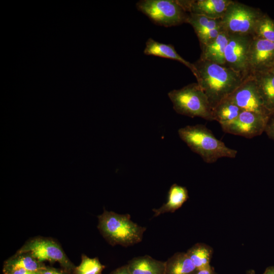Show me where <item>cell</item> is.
<instances>
[{
  "instance_id": "5bb4252c",
  "label": "cell",
  "mask_w": 274,
  "mask_h": 274,
  "mask_svg": "<svg viewBox=\"0 0 274 274\" xmlns=\"http://www.w3.org/2000/svg\"><path fill=\"white\" fill-rule=\"evenodd\" d=\"M144 53L146 55L155 56L179 61L189 68L195 78L196 77V70L194 64L183 58L170 44L160 43L149 38L146 43Z\"/></svg>"
},
{
  "instance_id": "7402d4cb",
  "label": "cell",
  "mask_w": 274,
  "mask_h": 274,
  "mask_svg": "<svg viewBox=\"0 0 274 274\" xmlns=\"http://www.w3.org/2000/svg\"><path fill=\"white\" fill-rule=\"evenodd\" d=\"M253 36L274 43V20L263 13L255 25Z\"/></svg>"
},
{
  "instance_id": "ac0fdd59",
  "label": "cell",
  "mask_w": 274,
  "mask_h": 274,
  "mask_svg": "<svg viewBox=\"0 0 274 274\" xmlns=\"http://www.w3.org/2000/svg\"><path fill=\"white\" fill-rule=\"evenodd\" d=\"M197 270L186 252H178L165 261L164 274H193Z\"/></svg>"
},
{
  "instance_id": "44dd1931",
  "label": "cell",
  "mask_w": 274,
  "mask_h": 274,
  "mask_svg": "<svg viewBox=\"0 0 274 274\" xmlns=\"http://www.w3.org/2000/svg\"><path fill=\"white\" fill-rule=\"evenodd\" d=\"M197 270L211 266L213 248L204 243H197L186 252Z\"/></svg>"
},
{
  "instance_id": "ffe728a7",
  "label": "cell",
  "mask_w": 274,
  "mask_h": 274,
  "mask_svg": "<svg viewBox=\"0 0 274 274\" xmlns=\"http://www.w3.org/2000/svg\"><path fill=\"white\" fill-rule=\"evenodd\" d=\"M242 111L227 97L213 108L214 120L217 121L221 126L229 123L235 120Z\"/></svg>"
},
{
  "instance_id": "4dcf8cb0",
  "label": "cell",
  "mask_w": 274,
  "mask_h": 274,
  "mask_svg": "<svg viewBox=\"0 0 274 274\" xmlns=\"http://www.w3.org/2000/svg\"><path fill=\"white\" fill-rule=\"evenodd\" d=\"M263 274H274V265L267 267Z\"/></svg>"
},
{
  "instance_id": "d4e9b609",
  "label": "cell",
  "mask_w": 274,
  "mask_h": 274,
  "mask_svg": "<svg viewBox=\"0 0 274 274\" xmlns=\"http://www.w3.org/2000/svg\"><path fill=\"white\" fill-rule=\"evenodd\" d=\"M224 30L223 27L207 29L196 34L200 47L215 40Z\"/></svg>"
},
{
  "instance_id": "9c48e42d",
  "label": "cell",
  "mask_w": 274,
  "mask_h": 274,
  "mask_svg": "<svg viewBox=\"0 0 274 274\" xmlns=\"http://www.w3.org/2000/svg\"><path fill=\"white\" fill-rule=\"evenodd\" d=\"M252 35H230L225 51V66L241 73L249 74L248 58Z\"/></svg>"
},
{
  "instance_id": "e0dca14e",
  "label": "cell",
  "mask_w": 274,
  "mask_h": 274,
  "mask_svg": "<svg viewBox=\"0 0 274 274\" xmlns=\"http://www.w3.org/2000/svg\"><path fill=\"white\" fill-rule=\"evenodd\" d=\"M189 198L188 190L185 187L173 184L167 193V200L160 207L152 210L154 216L157 217L166 213H174L180 208Z\"/></svg>"
},
{
  "instance_id": "8fae6325",
  "label": "cell",
  "mask_w": 274,
  "mask_h": 274,
  "mask_svg": "<svg viewBox=\"0 0 274 274\" xmlns=\"http://www.w3.org/2000/svg\"><path fill=\"white\" fill-rule=\"evenodd\" d=\"M273 63L274 43L253 37L248 54V73L270 70Z\"/></svg>"
},
{
  "instance_id": "8992f818",
  "label": "cell",
  "mask_w": 274,
  "mask_h": 274,
  "mask_svg": "<svg viewBox=\"0 0 274 274\" xmlns=\"http://www.w3.org/2000/svg\"><path fill=\"white\" fill-rule=\"evenodd\" d=\"M263 13L233 1L221 19L223 29L230 35H252L255 25Z\"/></svg>"
},
{
  "instance_id": "83f0119b",
  "label": "cell",
  "mask_w": 274,
  "mask_h": 274,
  "mask_svg": "<svg viewBox=\"0 0 274 274\" xmlns=\"http://www.w3.org/2000/svg\"><path fill=\"white\" fill-rule=\"evenodd\" d=\"M38 274H67L64 270L62 271L58 269L46 266L43 269H42Z\"/></svg>"
},
{
  "instance_id": "603a6c76",
  "label": "cell",
  "mask_w": 274,
  "mask_h": 274,
  "mask_svg": "<svg viewBox=\"0 0 274 274\" xmlns=\"http://www.w3.org/2000/svg\"><path fill=\"white\" fill-rule=\"evenodd\" d=\"M187 23L192 26L196 34L207 29L222 26L221 19H212L193 14H189Z\"/></svg>"
},
{
  "instance_id": "2e32d148",
  "label": "cell",
  "mask_w": 274,
  "mask_h": 274,
  "mask_svg": "<svg viewBox=\"0 0 274 274\" xmlns=\"http://www.w3.org/2000/svg\"><path fill=\"white\" fill-rule=\"evenodd\" d=\"M131 274H164L165 261L155 259L145 255L135 257L128 261Z\"/></svg>"
},
{
  "instance_id": "4316f807",
  "label": "cell",
  "mask_w": 274,
  "mask_h": 274,
  "mask_svg": "<svg viewBox=\"0 0 274 274\" xmlns=\"http://www.w3.org/2000/svg\"><path fill=\"white\" fill-rule=\"evenodd\" d=\"M4 274H38V272L27 270L23 268H3Z\"/></svg>"
},
{
  "instance_id": "7c38bea8",
  "label": "cell",
  "mask_w": 274,
  "mask_h": 274,
  "mask_svg": "<svg viewBox=\"0 0 274 274\" xmlns=\"http://www.w3.org/2000/svg\"><path fill=\"white\" fill-rule=\"evenodd\" d=\"M189 14L221 19L232 0H179Z\"/></svg>"
},
{
  "instance_id": "3957f363",
  "label": "cell",
  "mask_w": 274,
  "mask_h": 274,
  "mask_svg": "<svg viewBox=\"0 0 274 274\" xmlns=\"http://www.w3.org/2000/svg\"><path fill=\"white\" fill-rule=\"evenodd\" d=\"M97 217V228L111 246L127 247L142 242L146 228L133 222L129 214L104 210Z\"/></svg>"
},
{
  "instance_id": "277c9868",
  "label": "cell",
  "mask_w": 274,
  "mask_h": 274,
  "mask_svg": "<svg viewBox=\"0 0 274 274\" xmlns=\"http://www.w3.org/2000/svg\"><path fill=\"white\" fill-rule=\"evenodd\" d=\"M174 110L178 114L189 117H200L214 121L213 108L197 83L188 84L168 93Z\"/></svg>"
},
{
  "instance_id": "d6986e66",
  "label": "cell",
  "mask_w": 274,
  "mask_h": 274,
  "mask_svg": "<svg viewBox=\"0 0 274 274\" xmlns=\"http://www.w3.org/2000/svg\"><path fill=\"white\" fill-rule=\"evenodd\" d=\"M46 265L28 253H18L11 257L4 262L3 268H23L39 272Z\"/></svg>"
},
{
  "instance_id": "4fadbf2b",
  "label": "cell",
  "mask_w": 274,
  "mask_h": 274,
  "mask_svg": "<svg viewBox=\"0 0 274 274\" xmlns=\"http://www.w3.org/2000/svg\"><path fill=\"white\" fill-rule=\"evenodd\" d=\"M251 74L266 109L274 113V71L269 70Z\"/></svg>"
},
{
  "instance_id": "484cf974",
  "label": "cell",
  "mask_w": 274,
  "mask_h": 274,
  "mask_svg": "<svg viewBox=\"0 0 274 274\" xmlns=\"http://www.w3.org/2000/svg\"><path fill=\"white\" fill-rule=\"evenodd\" d=\"M264 132L270 139L274 141V113L268 118Z\"/></svg>"
},
{
  "instance_id": "ba28073f",
  "label": "cell",
  "mask_w": 274,
  "mask_h": 274,
  "mask_svg": "<svg viewBox=\"0 0 274 274\" xmlns=\"http://www.w3.org/2000/svg\"><path fill=\"white\" fill-rule=\"evenodd\" d=\"M228 97L243 111L258 113L269 117L271 113L265 108L251 74Z\"/></svg>"
},
{
  "instance_id": "cb8c5ba5",
  "label": "cell",
  "mask_w": 274,
  "mask_h": 274,
  "mask_svg": "<svg viewBox=\"0 0 274 274\" xmlns=\"http://www.w3.org/2000/svg\"><path fill=\"white\" fill-rule=\"evenodd\" d=\"M105 268V266L98 258H90L82 254L80 264L75 267L72 274H101Z\"/></svg>"
},
{
  "instance_id": "7a4b0ae2",
  "label": "cell",
  "mask_w": 274,
  "mask_h": 274,
  "mask_svg": "<svg viewBox=\"0 0 274 274\" xmlns=\"http://www.w3.org/2000/svg\"><path fill=\"white\" fill-rule=\"evenodd\" d=\"M178 133L189 148L206 163H214L223 157L234 158L237 154V150L228 147L203 125H188L180 128Z\"/></svg>"
},
{
  "instance_id": "9a60e30c",
  "label": "cell",
  "mask_w": 274,
  "mask_h": 274,
  "mask_svg": "<svg viewBox=\"0 0 274 274\" xmlns=\"http://www.w3.org/2000/svg\"><path fill=\"white\" fill-rule=\"evenodd\" d=\"M229 34L223 30L213 41L200 47V59L225 66V51Z\"/></svg>"
},
{
  "instance_id": "1f68e13d",
  "label": "cell",
  "mask_w": 274,
  "mask_h": 274,
  "mask_svg": "<svg viewBox=\"0 0 274 274\" xmlns=\"http://www.w3.org/2000/svg\"><path fill=\"white\" fill-rule=\"evenodd\" d=\"M246 274H256V272L254 269H250L247 271Z\"/></svg>"
},
{
  "instance_id": "52a82bcc",
  "label": "cell",
  "mask_w": 274,
  "mask_h": 274,
  "mask_svg": "<svg viewBox=\"0 0 274 274\" xmlns=\"http://www.w3.org/2000/svg\"><path fill=\"white\" fill-rule=\"evenodd\" d=\"M16 253H28L41 262H58L67 274H72L76 267L60 245L49 237L37 236L29 239Z\"/></svg>"
},
{
  "instance_id": "5b68a950",
  "label": "cell",
  "mask_w": 274,
  "mask_h": 274,
  "mask_svg": "<svg viewBox=\"0 0 274 274\" xmlns=\"http://www.w3.org/2000/svg\"><path fill=\"white\" fill-rule=\"evenodd\" d=\"M136 7L153 23L164 27L187 23L189 15L179 0H141Z\"/></svg>"
},
{
  "instance_id": "30bf717a",
  "label": "cell",
  "mask_w": 274,
  "mask_h": 274,
  "mask_svg": "<svg viewBox=\"0 0 274 274\" xmlns=\"http://www.w3.org/2000/svg\"><path fill=\"white\" fill-rule=\"evenodd\" d=\"M269 118L254 112L242 111L235 120L221 126L225 133L251 139L264 132Z\"/></svg>"
},
{
  "instance_id": "6da1fadb",
  "label": "cell",
  "mask_w": 274,
  "mask_h": 274,
  "mask_svg": "<svg viewBox=\"0 0 274 274\" xmlns=\"http://www.w3.org/2000/svg\"><path fill=\"white\" fill-rule=\"evenodd\" d=\"M193 64L196 70L197 83L207 95L213 110L231 95L247 77L226 66L200 58Z\"/></svg>"
},
{
  "instance_id": "d6a6232c",
  "label": "cell",
  "mask_w": 274,
  "mask_h": 274,
  "mask_svg": "<svg viewBox=\"0 0 274 274\" xmlns=\"http://www.w3.org/2000/svg\"><path fill=\"white\" fill-rule=\"evenodd\" d=\"M270 70L274 71V63H273V65L272 66V67H271V68Z\"/></svg>"
},
{
  "instance_id": "f1b7e54d",
  "label": "cell",
  "mask_w": 274,
  "mask_h": 274,
  "mask_svg": "<svg viewBox=\"0 0 274 274\" xmlns=\"http://www.w3.org/2000/svg\"><path fill=\"white\" fill-rule=\"evenodd\" d=\"M110 274H131L128 269L127 264L116 268Z\"/></svg>"
},
{
  "instance_id": "f546056e",
  "label": "cell",
  "mask_w": 274,
  "mask_h": 274,
  "mask_svg": "<svg viewBox=\"0 0 274 274\" xmlns=\"http://www.w3.org/2000/svg\"><path fill=\"white\" fill-rule=\"evenodd\" d=\"M193 274H218L212 266L202 269L197 270Z\"/></svg>"
}]
</instances>
